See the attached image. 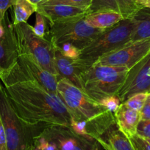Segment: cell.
<instances>
[{
    "label": "cell",
    "instance_id": "7402d4cb",
    "mask_svg": "<svg viewBox=\"0 0 150 150\" xmlns=\"http://www.w3.org/2000/svg\"><path fill=\"white\" fill-rule=\"evenodd\" d=\"M91 4V0H44L39 4H65L81 7L88 10Z\"/></svg>",
    "mask_w": 150,
    "mask_h": 150
},
{
    "label": "cell",
    "instance_id": "484cf974",
    "mask_svg": "<svg viewBox=\"0 0 150 150\" xmlns=\"http://www.w3.org/2000/svg\"><path fill=\"white\" fill-rule=\"evenodd\" d=\"M100 103L104 105V106H105L109 111H110L112 113L114 114V112L117 110V108H119V106L121 103L119 98L116 95H114V96H110L108 97V98H104V100H102L100 102Z\"/></svg>",
    "mask_w": 150,
    "mask_h": 150
},
{
    "label": "cell",
    "instance_id": "6da1fadb",
    "mask_svg": "<svg viewBox=\"0 0 150 150\" xmlns=\"http://www.w3.org/2000/svg\"><path fill=\"white\" fill-rule=\"evenodd\" d=\"M0 80L13 109L24 122L70 126V114L60 96L32 77L19 64L18 59L0 72Z\"/></svg>",
    "mask_w": 150,
    "mask_h": 150
},
{
    "label": "cell",
    "instance_id": "83f0119b",
    "mask_svg": "<svg viewBox=\"0 0 150 150\" xmlns=\"http://www.w3.org/2000/svg\"><path fill=\"white\" fill-rule=\"evenodd\" d=\"M16 1V0H0V23L4 20L7 10L13 7Z\"/></svg>",
    "mask_w": 150,
    "mask_h": 150
},
{
    "label": "cell",
    "instance_id": "2e32d148",
    "mask_svg": "<svg viewBox=\"0 0 150 150\" xmlns=\"http://www.w3.org/2000/svg\"><path fill=\"white\" fill-rule=\"evenodd\" d=\"M18 59L17 45L13 32V23H9L7 32L0 38V68L5 70L10 67Z\"/></svg>",
    "mask_w": 150,
    "mask_h": 150
},
{
    "label": "cell",
    "instance_id": "4dcf8cb0",
    "mask_svg": "<svg viewBox=\"0 0 150 150\" xmlns=\"http://www.w3.org/2000/svg\"><path fill=\"white\" fill-rule=\"evenodd\" d=\"M97 141H98L99 142V144H101V147L104 148L105 150H113L111 149V147H110V146H109L108 144L107 143V142H105V141L103 139H101V138H100V139H97Z\"/></svg>",
    "mask_w": 150,
    "mask_h": 150
},
{
    "label": "cell",
    "instance_id": "30bf717a",
    "mask_svg": "<svg viewBox=\"0 0 150 150\" xmlns=\"http://www.w3.org/2000/svg\"><path fill=\"white\" fill-rule=\"evenodd\" d=\"M139 92H150V52L129 69L117 97L121 103H124Z\"/></svg>",
    "mask_w": 150,
    "mask_h": 150
},
{
    "label": "cell",
    "instance_id": "7c38bea8",
    "mask_svg": "<svg viewBox=\"0 0 150 150\" xmlns=\"http://www.w3.org/2000/svg\"><path fill=\"white\" fill-rule=\"evenodd\" d=\"M54 65L59 79H66L83 91L80 76L81 73L86 69L81 64L77 59H72L65 57L54 47Z\"/></svg>",
    "mask_w": 150,
    "mask_h": 150
},
{
    "label": "cell",
    "instance_id": "3957f363",
    "mask_svg": "<svg viewBox=\"0 0 150 150\" xmlns=\"http://www.w3.org/2000/svg\"><path fill=\"white\" fill-rule=\"evenodd\" d=\"M129 70L125 66L94 64L81 73L83 92L99 103L108 97L117 96Z\"/></svg>",
    "mask_w": 150,
    "mask_h": 150
},
{
    "label": "cell",
    "instance_id": "9a60e30c",
    "mask_svg": "<svg viewBox=\"0 0 150 150\" xmlns=\"http://www.w3.org/2000/svg\"><path fill=\"white\" fill-rule=\"evenodd\" d=\"M116 127L128 138L136 134L138 125L141 120L140 111L129 108L121 103L114 112Z\"/></svg>",
    "mask_w": 150,
    "mask_h": 150
},
{
    "label": "cell",
    "instance_id": "ac0fdd59",
    "mask_svg": "<svg viewBox=\"0 0 150 150\" xmlns=\"http://www.w3.org/2000/svg\"><path fill=\"white\" fill-rule=\"evenodd\" d=\"M132 18L135 27L130 42L150 38V8L142 7Z\"/></svg>",
    "mask_w": 150,
    "mask_h": 150
},
{
    "label": "cell",
    "instance_id": "8992f818",
    "mask_svg": "<svg viewBox=\"0 0 150 150\" xmlns=\"http://www.w3.org/2000/svg\"><path fill=\"white\" fill-rule=\"evenodd\" d=\"M13 28L17 52L26 51L30 53L45 70L58 76L54 65V47L51 41L35 35L27 22L13 24Z\"/></svg>",
    "mask_w": 150,
    "mask_h": 150
},
{
    "label": "cell",
    "instance_id": "7a4b0ae2",
    "mask_svg": "<svg viewBox=\"0 0 150 150\" xmlns=\"http://www.w3.org/2000/svg\"><path fill=\"white\" fill-rule=\"evenodd\" d=\"M57 93L70 114V127L80 136L97 140L116 125L113 113L66 79L59 80Z\"/></svg>",
    "mask_w": 150,
    "mask_h": 150
},
{
    "label": "cell",
    "instance_id": "1f68e13d",
    "mask_svg": "<svg viewBox=\"0 0 150 150\" xmlns=\"http://www.w3.org/2000/svg\"><path fill=\"white\" fill-rule=\"evenodd\" d=\"M136 1L141 7L150 8V0H136Z\"/></svg>",
    "mask_w": 150,
    "mask_h": 150
},
{
    "label": "cell",
    "instance_id": "d4e9b609",
    "mask_svg": "<svg viewBox=\"0 0 150 150\" xmlns=\"http://www.w3.org/2000/svg\"><path fill=\"white\" fill-rule=\"evenodd\" d=\"M135 150H150V144L144 138L135 134L129 138Z\"/></svg>",
    "mask_w": 150,
    "mask_h": 150
},
{
    "label": "cell",
    "instance_id": "ba28073f",
    "mask_svg": "<svg viewBox=\"0 0 150 150\" xmlns=\"http://www.w3.org/2000/svg\"><path fill=\"white\" fill-rule=\"evenodd\" d=\"M38 136L52 144L55 150H101L98 141L80 136L70 126L48 125Z\"/></svg>",
    "mask_w": 150,
    "mask_h": 150
},
{
    "label": "cell",
    "instance_id": "f546056e",
    "mask_svg": "<svg viewBox=\"0 0 150 150\" xmlns=\"http://www.w3.org/2000/svg\"><path fill=\"white\" fill-rule=\"evenodd\" d=\"M0 150H7V136L0 117Z\"/></svg>",
    "mask_w": 150,
    "mask_h": 150
},
{
    "label": "cell",
    "instance_id": "e0dca14e",
    "mask_svg": "<svg viewBox=\"0 0 150 150\" xmlns=\"http://www.w3.org/2000/svg\"><path fill=\"white\" fill-rule=\"evenodd\" d=\"M123 19L120 13L108 10L94 12L85 16V21L89 26L103 30L112 27Z\"/></svg>",
    "mask_w": 150,
    "mask_h": 150
},
{
    "label": "cell",
    "instance_id": "5bb4252c",
    "mask_svg": "<svg viewBox=\"0 0 150 150\" xmlns=\"http://www.w3.org/2000/svg\"><path fill=\"white\" fill-rule=\"evenodd\" d=\"M86 9L65 4H38L37 13H39L49 21V23L85 16Z\"/></svg>",
    "mask_w": 150,
    "mask_h": 150
},
{
    "label": "cell",
    "instance_id": "d590c367",
    "mask_svg": "<svg viewBox=\"0 0 150 150\" xmlns=\"http://www.w3.org/2000/svg\"><path fill=\"white\" fill-rule=\"evenodd\" d=\"M1 70H1V68H0V72H1Z\"/></svg>",
    "mask_w": 150,
    "mask_h": 150
},
{
    "label": "cell",
    "instance_id": "836d02e7",
    "mask_svg": "<svg viewBox=\"0 0 150 150\" xmlns=\"http://www.w3.org/2000/svg\"><path fill=\"white\" fill-rule=\"evenodd\" d=\"M26 150H39V149H38L36 147H35V146H34V145H32V146H29V147H28Z\"/></svg>",
    "mask_w": 150,
    "mask_h": 150
},
{
    "label": "cell",
    "instance_id": "52a82bcc",
    "mask_svg": "<svg viewBox=\"0 0 150 150\" xmlns=\"http://www.w3.org/2000/svg\"><path fill=\"white\" fill-rule=\"evenodd\" d=\"M85 16L49 23L50 41L52 45L69 42L82 50L91 43L104 30L89 26Z\"/></svg>",
    "mask_w": 150,
    "mask_h": 150
},
{
    "label": "cell",
    "instance_id": "d6986e66",
    "mask_svg": "<svg viewBox=\"0 0 150 150\" xmlns=\"http://www.w3.org/2000/svg\"><path fill=\"white\" fill-rule=\"evenodd\" d=\"M101 139L113 150H135L129 138L119 130L116 125L111 127Z\"/></svg>",
    "mask_w": 150,
    "mask_h": 150
},
{
    "label": "cell",
    "instance_id": "ffe728a7",
    "mask_svg": "<svg viewBox=\"0 0 150 150\" xmlns=\"http://www.w3.org/2000/svg\"><path fill=\"white\" fill-rule=\"evenodd\" d=\"M13 7V24L26 22L31 15L36 13L38 5L30 0H16Z\"/></svg>",
    "mask_w": 150,
    "mask_h": 150
},
{
    "label": "cell",
    "instance_id": "5b68a950",
    "mask_svg": "<svg viewBox=\"0 0 150 150\" xmlns=\"http://www.w3.org/2000/svg\"><path fill=\"white\" fill-rule=\"evenodd\" d=\"M0 117L7 136V150H26L45 125H32L21 120L13 109L4 86L0 84Z\"/></svg>",
    "mask_w": 150,
    "mask_h": 150
},
{
    "label": "cell",
    "instance_id": "277c9868",
    "mask_svg": "<svg viewBox=\"0 0 150 150\" xmlns=\"http://www.w3.org/2000/svg\"><path fill=\"white\" fill-rule=\"evenodd\" d=\"M135 23L133 18H125L106 29L87 46L80 50L78 61L89 68L105 54L119 49L132 40Z\"/></svg>",
    "mask_w": 150,
    "mask_h": 150
},
{
    "label": "cell",
    "instance_id": "d6a6232c",
    "mask_svg": "<svg viewBox=\"0 0 150 150\" xmlns=\"http://www.w3.org/2000/svg\"><path fill=\"white\" fill-rule=\"evenodd\" d=\"M30 1H32V2H33L34 4H37V5H38V4L42 3L43 1H44V0H30Z\"/></svg>",
    "mask_w": 150,
    "mask_h": 150
},
{
    "label": "cell",
    "instance_id": "f1b7e54d",
    "mask_svg": "<svg viewBox=\"0 0 150 150\" xmlns=\"http://www.w3.org/2000/svg\"><path fill=\"white\" fill-rule=\"evenodd\" d=\"M141 114V120H150V92L147 93L146 98L144 106L140 111Z\"/></svg>",
    "mask_w": 150,
    "mask_h": 150
},
{
    "label": "cell",
    "instance_id": "4316f807",
    "mask_svg": "<svg viewBox=\"0 0 150 150\" xmlns=\"http://www.w3.org/2000/svg\"><path fill=\"white\" fill-rule=\"evenodd\" d=\"M136 134L144 139H150V120H140Z\"/></svg>",
    "mask_w": 150,
    "mask_h": 150
},
{
    "label": "cell",
    "instance_id": "e575fe53",
    "mask_svg": "<svg viewBox=\"0 0 150 150\" xmlns=\"http://www.w3.org/2000/svg\"><path fill=\"white\" fill-rule=\"evenodd\" d=\"M146 139V140L147 141V142H149V143L150 144V139Z\"/></svg>",
    "mask_w": 150,
    "mask_h": 150
},
{
    "label": "cell",
    "instance_id": "603a6c76",
    "mask_svg": "<svg viewBox=\"0 0 150 150\" xmlns=\"http://www.w3.org/2000/svg\"><path fill=\"white\" fill-rule=\"evenodd\" d=\"M54 47L57 48L65 57H69L72 59H76L79 58L80 50L69 42H63L57 45H54Z\"/></svg>",
    "mask_w": 150,
    "mask_h": 150
},
{
    "label": "cell",
    "instance_id": "8fae6325",
    "mask_svg": "<svg viewBox=\"0 0 150 150\" xmlns=\"http://www.w3.org/2000/svg\"><path fill=\"white\" fill-rule=\"evenodd\" d=\"M18 62L32 77L40 82L46 89L53 93H57V83L60 80L58 76L45 70L33 55L26 51H18Z\"/></svg>",
    "mask_w": 150,
    "mask_h": 150
},
{
    "label": "cell",
    "instance_id": "9c48e42d",
    "mask_svg": "<svg viewBox=\"0 0 150 150\" xmlns=\"http://www.w3.org/2000/svg\"><path fill=\"white\" fill-rule=\"evenodd\" d=\"M149 52L150 38L129 42L101 57L94 64L125 66L130 69Z\"/></svg>",
    "mask_w": 150,
    "mask_h": 150
},
{
    "label": "cell",
    "instance_id": "4fadbf2b",
    "mask_svg": "<svg viewBox=\"0 0 150 150\" xmlns=\"http://www.w3.org/2000/svg\"><path fill=\"white\" fill-rule=\"evenodd\" d=\"M136 0H91L88 9V13L102 10L119 13L124 18H132L135 13L142 8Z\"/></svg>",
    "mask_w": 150,
    "mask_h": 150
},
{
    "label": "cell",
    "instance_id": "44dd1931",
    "mask_svg": "<svg viewBox=\"0 0 150 150\" xmlns=\"http://www.w3.org/2000/svg\"><path fill=\"white\" fill-rule=\"evenodd\" d=\"M147 93L146 92H139L129 97L124 102V103L129 108L140 111L144 106L146 98Z\"/></svg>",
    "mask_w": 150,
    "mask_h": 150
},
{
    "label": "cell",
    "instance_id": "cb8c5ba5",
    "mask_svg": "<svg viewBox=\"0 0 150 150\" xmlns=\"http://www.w3.org/2000/svg\"><path fill=\"white\" fill-rule=\"evenodd\" d=\"M46 18L39 13L36 12V22L35 26H32L34 33L41 38H45Z\"/></svg>",
    "mask_w": 150,
    "mask_h": 150
}]
</instances>
